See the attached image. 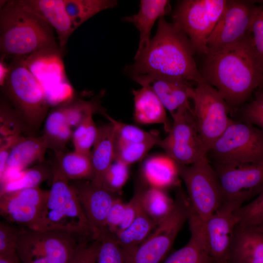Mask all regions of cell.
Listing matches in <instances>:
<instances>
[{"label":"cell","mask_w":263,"mask_h":263,"mask_svg":"<svg viewBox=\"0 0 263 263\" xmlns=\"http://www.w3.org/2000/svg\"><path fill=\"white\" fill-rule=\"evenodd\" d=\"M205 56L200 70L203 80L217 90L231 111L248 102L263 82V67L250 33L238 42Z\"/></svg>","instance_id":"6da1fadb"},{"label":"cell","mask_w":263,"mask_h":263,"mask_svg":"<svg viewBox=\"0 0 263 263\" xmlns=\"http://www.w3.org/2000/svg\"><path fill=\"white\" fill-rule=\"evenodd\" d=\"M195 53L186 35L162 17L148 49L128 70L131 76L171 77L197 84L204 80L194 58Z\"/></svg>","instance_id":"7a4b0ae2"},{"label":"cell","mask_w":263,"mask_h":263,"mask_svg":"<svg viewBox=\"0 0 263 263\" xmlns=\"http://www.w3.org/2000/svg\"><path fill=\"white\" fill-rule=\"evenodd\" d=\"M0 3V60L26 58L46 51H63L54 29L41 18L19 6L14 0Z\"/></svg>","instance_id":"3957f363"},{"label":"cell","mask_w":263,"mask_h":263,"mask_svg":"<svg viewBox=\"0 0 263 263\" xmlns=\"http://www.w3.org/2000/svg\"><path fill=\"white\" fill-rule=\"evenodd\" d=\"M26 58L12 59L0 80L1 98L10 107L22 131L37 136L51 105L39 82L25 63Z\"/></svg>","instance_id":"277c9868"},{"label":"cell","mask_w":263,"mask_h":263,"mask_svg":"<svg viewBox=\"0 0 263 263\" xmlns=\"http://www.w3.org/2000/svg\"><path fill=\"white\" fill-rule=\"evenodd\" d=\"M49 163L52 171L51 188L40 217L30 229L59 230L93 237L90 225L72 183L54 159Z\"/></svg>","instance_id":"5b68a950"},{"label":"cell","mask_w":263,"mask_h":263,"mask_svg":"<svg viewBox=\"0 0 263 263\" xmlns=\"http://www.w3.org/2000/svg\"><path fill=\"white\" fill-rule=\"evenodd\" d=\"M176 165L188 193V218L203 226L225 201L218 175L207 155L192 164Z\"/></svg>","instance_id":"8992f818"},{"label":"cell","mask_w":263,"mask_h":263,"mask_svg":"<svg viewBox=\"0 0 263 263\" xmlns=\"http://www.w3.org/2000/svg\"><path fill=\"white\" fill-rule=\"evenodd\" d=\"M207 156L213 165L263 163V132L252 124L233 119Z\"/></svg>","instance_id":"52a82bcc"},{"label":"cell","mask_w":263,"mask_h":263,"mask_svg":"<svg viewBox=\"0 0 263 263\" xmlns=\"http://www.w3.org/2000/svg\"><path fill=\"white\" fill-rule=\"evenodd\" d=\"M81 237L63 231L21 228L16 253L23 263H68Z\"/></svg>","instance_id":"ba28073f"},{"label":"cell","mask_w":263,"mask_h":263,"mask_svg":"<svg viewBox=\"0 0 263 263\" xmlns=\"http://www.w3.org/2000/svg\"><path fill=\"white\" fill-rule=\"evenodd\" d=\"M227 0H185L172 15L173 23L189 39L195 52L206 56V42L221 18Z\"/></svg>","instance_id":"9c48e42d"},{"label":"cell","mask_w":263,"mask_h":263,"mask_svg":"<svg viewBox=\"0 0 263 263\" xmlns=\"http://www.w3.org/2000/svg\"><path fill=\"white\" fill-rule=\"evenodd\" d=\"M191 100L198 132L207 153L232 121L231 110L217 90L205 81L196 84Z\"/></svg>","instance_id":"30bf717a"},{"label":"cell","mask_w":263,"mask_h":263,"mask_svg":"<svg viewBox=\"0 0 263 263\" xmlns=\"http://www.w3.org/2000/svg\"><path fill=\"white\" fill-rule=\"evenodd\" d=\"M188 217V199L179 192L170 212L133 251L128 263H161Z\"/></svg>","instance_id":"8fae6325"},{"label":"cell","mask_w":263,"mask_h":263,"mask_svg":"<svg viewBox=\"0 0 263 263\" xmlns=\"http://www.w3.org/2000/svg\"><path fill=\"white\" fill-rule=\"evenodd\" d=\"M171 115L173 122L168 134L157 145L166 155L181 165L192 164L207 155L190 105L179 108Z\"/></svg>","instance_id":"7c38bea8"},{"label":"cell","mask_w":263,"mask_h":263,"mask_svg":"<svg viewBox=\"0 0 263 263\" xmlns=\"http://www.w3.org/2000/svg\"><path fill=\"white\" fill-rule=\"evenodd\" d=\"M256 7L254 1L227 0L221 18L207 41V55L236 43L247 37L250 33Z\"/></svg>","instance_id":"4fadbf2b"},{"label":"cell","mask_w":263,"mask_h":263,"mask_svg":"<svg viewBox=\"0 0 263 263\" xmlns=\"http://www.w3.org/2000/svg\"><path fill=\"white\" fill-rule=\"evenodd\" d=\"M62 51H46L33 54L25 59L29 70L42 86L51 106L71 97L72 90L65 75Z\"/></svg>","instance_id":"5bb4252c"},{"label":"cell","mask_w":263,"mask_h":263,"mask_svg":"<svg viewBox=\"0 0 263 263\" xmlns=\"http://www.w3.org/2000/svg\"><path fill=\"white\" fill-rule=\"evenodd\" d=\"M225 201L241 207L263 190V163L242 165H213Z\"/></svg>","instance_id":"9a60e30c"},{"label":"cell","mask_w":263,"mask_h":263,"mask_svg":"<svg viewBox=\"0 0 263 263\" xmlns=\"http://www.w3.org/2000/svg\"><path fill=\"white\" fill-rule=\"evenodd\" d=\"M239 207L234 203L225 201L203 225L201 239L215 263L228 260L238 225L235 211Z\"/></svg>","instance_id":"2e32d148"},{"label":"cell","mask_w":263,"mask_h":263,"mask_svg":"<svg viewBox=\"0 0 263 263\" xmlns=\"http://www.w3.org/2000/svg\"><path fill=\"white\" fill-rule=\"evenodd\" d=\"M48 191L37 187L1 194V215L8 223L32 229L40 217Z\"/></svg>","instance_id":"e0dca14e"},{"label":"cell","mask_w":263,"mask_h":263,"mask_svg":"<svg viewBox=\"0 0 263 263\" xmlns=\"http://www.w3.org/2000/svg\"><path fill=\"white\" fill-rule=\"evenodd\" d=\"M72 184L90 225L93 238H97L106 227L108 214L118 197L115 193L90 181H76Z\"/></svg>","instance_id":"ac0fdd59"},{"label":"cell","mask_w":263,"mask_h":263,"mask_svg":"<svg viewBox=\"0 0 263 263\" xmlns=\"http://www.w3.org/2000/svg\"><path fill=\"white\" fill-rule=\"evenodd\" d=\"M142 87L151 90L170 114L179 108L190 105L194 89L191 82L180 78L152 75L132 76Z\"/></svg>","instance_id":"d6986e66"},{"label":"cell","mask_w":263,"mask_h":263,"mask_svg":"<svg viewBox=\"0 0 263 263\" xmlns=\"http://www.w3.org/2000/svg\"><path fill=\"white\" fill-rule=\"evenodd\" d=\"M24 9L41 18L56 31L60 49L64 52L75 30L67 13L64 0H14Z\"/></svg>","instance_id":"ffe728a7"},{"label":"cell","mask_w":263,"mask_h":263,"mask_svg":"<svg viewBox=\"0 0 263 263\" xmlns=\"http://www.w3.org/2000/svg\"><path fill=\"white\" fill-rule=\"evenodd\" d=\"M47 147L42 135H19L10 152L3 176L10 172H21L29 166L45 161Z\"/></svg>","instance_id":"44dd1931"},{"label":"cell","mask_w":263,"mask_h":263,"mask_svg":"<svg viewBox=\"0 0 263 263\" xmlns=\"http://www.w3.org/2000/svg\"><path fill=\"white\" fill-rule=\"evenodd\" d=\"M169 1L167 0H141L137 13L124 18L132 23L139 32V46L134 59L148 49L151 39V30L155 21L167 13Z\"/></svg>","instance_id":"7402d4cb"},{"label":"cell","mask_w":263,"mask_h":263,"mask_svg":"<svg viewBox=\"0 0 263 263\" xmlns=\"http://www.w3.org/2000/svg\"><path fill=\"white\" fill-rule=\"evenodd\" d=\"M232 263H263V233L237 225L228 260Z\"/></svg>","instance_id":"603a6c76"},{"label":"cell","mask_w":263,"mask_h":263,"mask_svg":"<svg viewBox=\"0 0 263 263\" xmlns=\"http://www.w3.org/2000/svg\"><path fill=\"white\" fill-rule=\"evenodd\" d=\"M134 119L142 124H161L168 132L171 126L166 109L156 95L150 89L142 87L132 91Z\"/></svg>","instance_id":"cb8c5ba5"},{"label":"cell","mask_w":263,"mask_h":263,"mask_svg":"<svg viewBox=\"0 0 263 263\" xmlns=\"http://www.w3.org/2000/svg\"><path fill=\"white\" fill-rule=\"evenodd\" d=\"M114 129L111 123L98 128V135L91 153L94 171L91 182L97 186L102 187L105 174L114 161Z\"/></svg>","instance_id":"d4e9b609"},{"label":"cell","mask_w":263,"mask_h":263,"mask_svg":"<svg viewBox=\"0 0 263 263\" xmlns=\"http://www.w3.org/2000/svg\"><path fill=\"white\" fill-rule=\"evenodd\" d=\"M73 130L69 125L62 103L53 106L44 122L43 133L47 149L55 153L65 151L72 139Z\"/></svg>","instance_id":"484cf974"},{"label":"cell","mask_w":263,"mask_h":263,"mask_svg":"<svg viewBox=\"0 0 263 263\" xmlns=\"http://www.w3.org/2000/svg\"><path fill=\"white\" fill-rule=\"evenodd\" d=\"M137 214L131 225L114 234L120 245L131 255L150 234L158 224L146 212L141 202L142 185Z\"/></svg>","instance_id":"4316f807"},{"label":"cell","mask_w":263,"mask_h":263,"mask_svg":"<svg viewBox=\"0 0 263 263\" xmlns=\"http://www.w3.org/2000/svg\"><path fill=\"white\" fill-rule=\"evenodd\" d=\"M142 173L150 186L161 189L174 184L178 176L176 164L166 155L148 158L143 164Z\"/></svg>","instance_id":"83f0119b"},{"label":"cell","mask_w":263,"mask_h":263,"mask_svg":"<svg viewBox=\"0 0 263 263\" xmlns=\"http://www.w3.org/2000/svg\"><path fill=\"white\" fill-rule=\"evenodd\" d=\"M64 175L70 180L90 181L94 171L91 155L76 151L55 153L54 158Z\"/></svg>","instance_id":"f1b7e54d"},{"label":"cell","mask_w":263,"mask_h":263,"mask_svg":"<svg viewBox=\"0 0 263 263\" xmlns=\"http://www.w3.org/2000/svg\"><path fill=\"white\" fill-rule=\"evenodd\" d=\"M65 8L75 30L86 21L98 14L117 4L114 0H64Z\"/></svg>","instance_id":"f546056e"},{"label":"cell","mask_w":263,"mask_h":263,"mask_svg":"<svg viewBox=\"0 0 263 263\" xmlns=\"http://www.w3.org/2000/svg\"><path fill=\"white\" fill-rule=\"evenodd\" d=\"M52 171L49 163L44 162L24 170L15 180L0 185V194L20 189L39 187L48 179H52Z\"/></svg>","instance_id":"4dcf8cb0"},{"label":"cell","mask_w":263,"mask_h":263,"mask_svg":"<svg viewBox=\"0 0 263 263\" xmlns=\"http://www.w3.org/2000/svg\"><path fill=\"white\" fill-rule=\"evenodd\" d=\"M163 189L142 185L141 202L147 214L157 224L170 212L173 204Z\"/></svg>","instance_id":"1f68e13d"},{"label":"cell","mask_w":263,"mask_h":263,"mask_svg":"<svg viewBox=\"0 0 263 263\" xmlns=\"http://www.w3.org/2000/svg\"><path fill=\"white\" fill-rule=\"evenodd\" d=\"M190 233L188 243L167 257L161 263H215L199 237Z\"/></svg>","instance_id":"d6a6232c"},{"label":"cell","mask_w":263,"mask_h":263,"mask_svg":"<svg viewBox=\"0 0 263 263\" xmlns=\"http://www.w3.org/2000/svg\"><path fill=\"white\" fill-rule=\"evenodd\" d=\"M96 263H128L130 255L107 227L100 233Z\"/></svg>","instance_id":"836d02e7"},{"label":"cell","mask_w":263,"mask_h":263,"mask_svg":"<svg viewBox=\"0 0 263 263\" xmlns=\"http://www.w3.org/2000/svg\"><path fill=\"white\" fill-rule=\"evenodd\" d=\"M94 113L91 112L88 113L74 130L72 140L75 151L91 155V148L98 133V128L96 127L93 117Z\"/></svg>","instance_id":"e575fe53"},{"label":"cell","mask_w":263,"mask_h":263,"mask_svg":"<svg viewBox=\"0 0 263 263\" xmlns=\"http://www.w3.org/2000/svg\"><path fill=\"white\" fill-rule=\"evenodd\" d=\"M160 138L142 143H126L114 138V161L129 166L140 161Z\"/></svg>","instance_id":"d590c367"},{"label":"cell","mask_w":263,"mask_h":263,"mask_svg":"<svg viewBox=\"0 0 263 263\" xmlns=\"http://www.w3.org/2000/svg\"><path fill=\"white\" fill-rule=\"evenodd\" d=\"M253 98L246 102L236 112V120L252 124L263 132V87L258 88L253 94Z\"/></svg>","instance_id":"8d00e7d4"},{"label":"cell","mask_w":263,"mask_h":263,"mask_svg":"<svg viewBox=\"0 0 263 263\" xmlns=\"http://www.w3.org/2000/svg\"><path fill=\"white\" fill-rule=\"evenodd\" d=\"M103 115L113 125L117 140L126 143H142L160 138L155 132H147L135 126L117 121L106 113Z\"/></svg>","instance_id":"74e56055"},{"label":"cell","mask_w":263,"mask_h":263,"mask_svg":"<svg viewBox=\"0 0 263 263\" xmlns=\"http://www.w3.org/2000/svg\"><path fill=\"white\" fill-rule=\"evenodd\" d=\"M238 225L254 227L263 221V190L250 202L235 211Z\"/></svg>","instance_id":"f35d334b"},{"label":"cell","mask_w":263,"mask_h":263,"mask_svg":"<svg viewBox=\"0 0 263 263\" xmlns=\"http://www.w3.org/2000/svg\"><path fill=\"white\" fill-rule=\"evenodd\" d=\"M129 167L122 162L114 161L105 174L102 187L114 193L119 192L129 178Z\"/></svg>","instance_id":"ab89813d"},{"label":"cell","mask_w":263,"mask_h":263,"mask_svg":"<svg viewBox=\"0 0 263 263\" xmlns=\"http://www.w3.org/2000/svg\"><path fill=\"white\" fill-rule=\"evenodd\" d=\"M81 237L80 242L68 263H96L99 239Z\"/></svg>","instance_id":"60d3db41"},{"label":"cell","mask_w":263,"mask_h":263,"mask_svg":"<svg viewBox=\"0 0 263 263\" xmlns=\"http://www.w3.org/2000/svg\"><path fill=\"white\" fill-rule=\"evenodd\" d=\"M251 42L254 52L263 67V6L257 5L251 25Z\"/></svg>","instance_id":"b9f144b4"},{"label":"cell","mask_w":263,"mask_h":263,"mask_svg":"<svg viewBox=\"0 0 263 263\" xmlns=\"http://www.w3.org/2000/svg\"><path fill=\"white\" fill-rule=\"evenodd\" d=\"M20 229L10 223H0V255L16 253Z\"/></svg>","instance_id":"7bdbcfd3"},{"label":"cell","mask_w":263,"mask_h":263,"mask_svg":"<svg viewBox=\"0 0 263 263\" xmlns=\"http://www.w3.org/2000/svg\"><path fill=\"white\" fill-rule=\"evenodd\" d=\"M126 204L118 197L112 206L108 214L106 227L113 233L119 228L124 217Z\"/></svg>","instance_id":"ee69618b"},{"label":"cell","mask_w":263,"mask_h":263,"mask_svg":"<svg viewBox=\"0 0 263 263\" xmlns=\"http://www.w3.org/2000/svg\"><path fill=\"white\" fill-rule=\"evenodd\" d=\"M19 135H20L8 136L2 137L0 139V177L2 176L4 172L11 148Z\"/></svg>","instance_id":"f6af8a7d"},{"label":"cell","mask_w":263,"mask_h":263,"mask_svg":"<svg viewBox=\"0 0 263 263\" xmlns=\"http://www.w3.org/2000/svg\"><path fill=\"white\" fill-rule=\"evenodd\" d=\"M0 263H23L17 253L0 255Z\"/></svg>","instance_id":"bcb514c9"},{"label":"cell","mask_w":263,"mask_h":263,"mask_svg":"<svg viewBox=\"0 0 263 263\" xmlns=\"http://www.w3.org/2000/svg\"><path fill=\"white\" fill-rule=\"evenodd\" d=\"M253 228L263 233V221L260 224Z\"/></svg>","instance_id":"7dc6e473"},{"label":"cell","mask_w":263,"mask_h":263,"mask_svg":"<svg viewBox=\"0 0 263 263\" xmlns=\"http://www.w3.org/2000/svg\"><path fill=\"white\" fill-rule=\"evenodd\" d=\"M232 263L230 262L229 261H225V262H222V263Z\"/></svg>","instance_id":"c3c4849f"},{"label":"cell","mask_w":263,"mask_h":263,"mask_svg":"<svg viewBox=\"0 0 263 263\" xmlns=\"http://www.w3.org/2000/svg\"><path fill=\"white\" fill-rule=\"evenodd\" d=\"M261 87H263V83L261 84V85H260V87L259 88H261Z\"/></svg>","instance_id":"681fc988"}]
</instances>
